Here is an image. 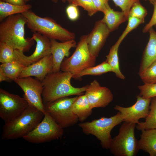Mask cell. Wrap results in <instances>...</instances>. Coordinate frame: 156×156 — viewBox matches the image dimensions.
<instances>
[{"mask_svg": "<svg viewBox=\"0 0 156 156\" xmlns=\"http://www.w3.org/2000/svg\"><path fill=\"white\" fill-rule=\"evenodd\" d=\"M73 76L70 73L61 70L47 75L42 81V96L44 105L61 98L83 94L87 85L81 88L73 86L70 83Z\"/></svg>", "mask_w": 156, "mask_h": 156, "instance_id": "cell-1", "label": "cell"}, {"mask_svg": "<svg viewBox=\"0 0 156 156\" xmlns=\"http://www.w3.org/2000/svg\"><path fill=\"white\" fill-rule=\"evenodd\" d=\"M27 20L22 14L9 16L0 24V42L5 43L15 50L28 51L34 44L31 37H25V27Z\"/></svg>", "mask_w": 156, "mask_h": 156, "instance_id": "cell-2", "label": "cell"}, {"mask_svg": "<svg viewBox=\"0 0 156 156\" xmlns=\"http://www.w3.org/2000/svg\"><path fill=\"white\" fill-rule=\"evenodd\" d=\"M44 115L42 112L29 104L18 116L5 123L3 127L1 139L8 140L23 138L40 122Z\"/></svg>", "mask_w": 156, "mask_h": 156, "instance_id": "cell-3", "label": "cell"}, {"mask_svg": "<svg viewBox=\"0 0 156 156\" xmlns=\"http://www.w3.org/2000/svg\"><path fill=\"white\" fill-rule=\"evenodd\" d=\"M26 18L27 27L33 33H38L50 39L64 42L75 40L74 33L62 26L48 17H42L30 10L22 14Z\"/></svg>", "mask_w": 156, "mask_h": 156, "instance_id": "cell-4", "label": "cell"}, {"mask_svg": "<svg viewBox=\"0 0 156 156\" xmlns=\"http://www.w3.org/2000/svg\"><path fill=\"white\" fill-rule=\"evenodd\" d=\"M123 122L120 113L109 118L103 117L91 122H81L78 125L86 134L94 136L100 142L102 147L109 149L112 140L111 132L116 126Z\"/></svg>", "mask_w": 156, "mask_h": 156, "instance_id": "cell-5", "label": "cell"}, {"mask_svg": "<svg viewBox=\"0 0 156 156\" xmlns=\"http://www.w3.org/2000/svg\"><path fill=\"white\" fill-rule=\"evenodd\" d=\"M136 124L124 121L118 135L112 138L109 149L115 156H135L140 148L138 140L135 137Z\"/></svg>", "mask_w": 156, "mask_h": 156, "instance_id": "cell-6", "label": "cell"}, {"mask_svg": "<svg viewBox=\"0 0 156 156\" xmlns=\"http://www.w3.org/2000/svg\"><path fill=\"white\" fill-rule=\"evenodd\" d=\"M87 37V35L81 37L73 53L62 62L61 71L70 73L73 77L84 69L94 66L96 57L89 51Z\"/></svg>", "mask_w": 156, "mask_h": 156, "instance_id": "cell-7", "label": "cell"}, {"mask_svg": "<svg viewBox=\"0 0 156 156\" xmlns=\"http://www.w3.org/2000/svg\"><path fill=\"white\" fill-rule=\"evenodd\" d=\"M77 96L63 97L46 104L45 111L63 128L72 126L79 121L72 109V105Z\"/></svg>", "mask_w": 156, "mask_h": 156, "instance_id": "cell-8", "label": "cell"}, {"mask_svg": "<svg viewBox=\"0 0 156 156\" xmlns=\"http://www.w3.org/2000/svg\"><path fill=\"white\" fill-rule=\"evenodd\" d=\"M63 134V128L45 111L40 122L23 138L29 142L39 144L60 138Z\"/></svg>", "mask_w": 156, "mask_h": 156, "instance_id": "cell-9", "label": "cell"}, {"mask_svg": "<svg viewBox=\"0 0 156 156\" xmlns=\"http://www.w3.org/2000/svg\"><path fill=\"white\" fill-rule=\"evenodd\" d=\"M28 105L24 97L0 88V117L5 123L18 116Z\"/></svg>", "mask_w": 156, "mask_h": 156, "instance_id": "cell-10", "label": "cell"}, {"mask_svg": "<svg viewBox=\"0 0 156 156\" xmlns=\"http://www.w3.org/2000/svg\"><path fill=\"white\" fill-rule=\"evenodd\" d=\"M14 81L23 91V97L28 104L44 114L45 111L42 96L43 90L42 82L31 77L18 78Z\"/></svg>", "mask_w": 156, "mask_h": 156, "instance_id": "cell-11", "label": "cell"}, {"mask_svg": "<svg viewBox=\"0 0 156 156\" xmlns=\"http://www.w3.org/2000/svg\"><path fill=\"white\" fill-rule=\"evenodd\" d=\"M31 38L36 42V46L34 51L31 55L26 56L23 51L15 49L18 60L25 66L51 54V42L50 39L36 32L33 33Z\"/></svg>", "mask_w": 156, "mask_h": 156, "instance_id": "cell-12", "label": "cell"}, {"mask_svg": "<svg viewBox=\"0 0 156 156\" xmlns=\"http://www.w3.org/2000/svg\"><path fill=\"white\" fill-rule=\"evenodd\" d=\"M136 97V102L131 106L124 107L118 105L114 106L115 109L120 113L123 122L137 124L140 119L145 118L148 115L151 98H144L139 95Z\"/></svg>", "mask_w": 156, "mask_h": 156, "instance_id": "cell-13", "label": "cell"}, {"mask_svg": "<svg viewBox=\"0 0 156 156\" xmlns=\"http://www.w3.org/2000/svg\"><path fill=\"white\" fill-rule=\"evenodd\" d=\"M85 94L93 109L106 107L114 98L111 90L107 87L101 86L95 79L87 85Z\"/></svg>", "mask_w": 156, "mask_h": 156, "instance_id": "cell-14", "label": "cell"}, {"mask_svg": "<svg viewBox=\"0 0 156 156\" xmlns=\"http://www.w3.org/2000/svg\"><path fill=\"white\" fill-rule=\"evenodd\" d=\"M110 33L106 25L101 20L95 22L87 37L88 48L93 55L96 57L98 56Z\"/></svg>", "mask_w": 156, "mask_h": 156, "instance_id": "cell-15", "label": "cell"}, {"mask_svg": "<svg viewBox=\"0 0 156 156\" xmlns=\"http://www.w3.org/2000/svg\"><path fill=\"white\" fill-rule=\"evenodd\" d=\"M53 64L52 56L50 54L38 61L26 66L18 78L34 76L42 81L47 75L53 72Z\"/></svg>", "mask_w": 156, "mask_h": 156, "instance_id": "cell-16", "label": "cell"}, {"mask_svg": "<svg viewBox=\"0 0 156 156\" xmlns=\"http://www.w3.org/2000/svg\"><path fill=\"white\" fill-rule=\"evenodd\" d=\"M50 40L53 61L52 72H57L60 70L61 65L64 59L69 55L70 49L76 47L77 44L75 40L61 42L55 40Z\"/></svg>", "mask_w": 156, "mask_h": 156, "instance_id": "cell-17", "label": "cell"}, {"mask_svg": "<svg viewBox=\"0 0 156 156\" xmlns=\"http://www.w3.org/2000/svg\"><path fill=\"white\" fill-rule=\"evenodd\" d=\"M148 32L149 38L143 54L138 72L139 76L148 67L156 60V31L152 27Z\"/></svg>", "mask_w": 156, "mask_h": 156, "instance_id": "cell-18", "label": "cell"}, {"mask_svg": "<svg viewBox=\"0 0 156 156\" xmlns=\"http://www.w3.org/2000/svg\"><path fill=\"white\" fill-rule=\"evenodd\" d=\"M138 140L140 149L148 153L150 156H156V129L141 131Z\"/></svg>", "mask_w": 156, "mask_h": 156, "instance_id": "cell-19", "label": "cell"}, {"mask_svg": "<svg viewBox=\"0 0 156 156\" xmlns=\"http://www.w3.org/2000/svg\"><path fill=\"white\" fill-rule=\"evenodd\" d=\"M101 21L107 26L110 32L118 29L122 23L128 20V18L122 11H114L109 6Z\"/></svg>", "mask_w": 156, "mask_h": 156, "instance_id": "cell-20", "label": "cell"}, {"mask_svg": "<svg viewBox=\"0 0 156 156\" xmlns=\"http://www.w3.org/2000/svg\"><path fill=\"white\" fill-rule=\"evenodd\" d=\"M93 108L84 94L78 96L72 105V109L79 120L83 122L92 112Z\"/></svg>", "mask_w": 156, "mask_h": 156, "instance_id": "cell-21", "label": "cell"}, {"mask_svg": "<svg viewBox=\"0 0 156 156\" xmlns=\"http://www.w3.org/2000/svg\"><path fill=\"white\" fill-rule=\"evenodd\" d=\"M32 7L29 4L18 5L0 0V21L1 22L12 15L22 14L30 10Z\"/></svg>", "mask_w": 156, "mask_h": 156, "instance_id": "cell-22", "label": "cell"}, {"mask_svg": "<svg viewBox=\"0 0 156 156\" xmlns=\"http://www.w3.org/2000/svg\"><path fill=\"white\" fill-rule=\"evenodd\" d=\"M26 66L18 60L2 63L0 65L1 70L8 78L14 81Z\"/></svg>", "mask_w": 156, "mask_h": 156, "instance_id": "cell-23", "label": "cell"}, {"mask_svg": "<svg viewBox=\"0 0 156 156\" xmlns=\"http://www.w3.org/2000/svg\"><path fill=\"white\" fill-rule=\"evenodd\" d=\"M150 106V111L144 122H139L136 127L140 131L156 129V96L152 98Z\"/></svg>", "mask_w": 156, "mask_h": 156, "instance_id": "cell-24", "label": "cell"}, {"mask_svg": "<svg viewBox=\"0 0 156 156\" xmlns=\"http://www.w3.org/2000/svg\"><path fill=\"white\" fill-rule=\"evenodd\" d=\"M120 44L116 42L110 48L108 54L106 56L105 61L111 66L112 72L118 78L125 79V77L121 72L119 66L118 51Z\"/></svg>", "mask_w": 156, "mask_h": 156, "instance_id": "cell-25", "label": "cell"}, {"mask_svg": "<svg viewBox=\"0 0 156 156\" xmlns=\"http://www.w3.org/2000/svg\"><path fill=\"white\" fill-rule=\"evenodd\" d=\"M112 72L111 66L106 61H104L96 66L87 68L74 76L73 78L76 79L86 75H100L108 72Z\"/></svg>", "mask_w": 156, "mask_h": 156, "instance_id": "cell-26", "label": "cell"}, {"mask_svg": "<svg viewBox=\"0 0 156 156\" xmlns=\"http://www.w3.org/2000/svg\"><path fill=\"white\" fill-rule=\"evenodd\" d=\"M18 60L15 49L7 44L0 42V62L3 63Z\"/></svg>", "mask_w": 156, "mask_h": 156, "instance_id": "cell-27", "label": "cell"}, {"mask_svg": "<svg viewBox=\"0 0 156 156\" xmlns=\"http://www.w3.org/2000/svg\"><path fill=\"white\" fill-rule=\"evenodd\" d=\"M140 76L144 84L156 83V60L148 67Z\"/></svg>", "mask_w": 156, "mask_h": 156, "instance_id": "cell-28", "label": "cell"}, {"mask_svg": "<svg viewBox=\"0 0 156 156\" xmlns=\"http://www.w3.org/2000/svg\"><path fill=\"white\" fill-rule=\"evenodd\" d=\"M128 20V24L126 28L116 41L120 44L129 32L144 22V19H139L132 16H129Z\"/></svg>", "mask_w": 156, "mask_h": 156, "instance_id": "cell-29", "label": "cell"}, {"mask_svg": "<svg viewBox=\"0 0 156 156\" xmlns=\"http://www.w3.org/2000/svg\"><path fill=\"white\" fill-rule=\"evenodd\" d=\"M70 3L82 7L90 16H93L97 12L92 0H70Z\"/></svg>", "mask_w": 156, "mask_h": 156, "instance_id": "cell-30", "label": "cell"}, {"mask_svg": "<svg viewBox=\"0 0 156 156\" xmlns=\"http://www.w3.org/2000/svg\"><path fill=\"white\" fill-rule=\"evenodd\" d=\"M147 14V11L140 3L139 1L135 2L131 7L129 16H132L141 19H144Z\"/></svg>", "mask_w": 156, "mask_h": 156, "instance_id": "cell-31", "label": "cell"}, {"mask_svg": "<svg viewBox=\"0 0 156 156\" xmlns=\"http://www.w3.org/2000/svg\"><path fill=\"white\" fill-rule=\"evenodd\" d=\"M138 88L140 91L139 95L144 98H152L156 96V83L144 84L138 86Z\"/></svg>", "mask_w": 156, "mask_h": 156, "instance_id": "cell-32", "label": "cell"}, {"mask_svg": "<svg viewBox=\"0 0 156 156\" xmlns=\"http://www.w3.org/2000/svg\"><path fill=\"white\" fill-rule=\"evenodd\" d=\"M116 6L119 7L126 16L129 17L130 9L133 4L139 0H112Z\"/></svg>", "mask_w": 156, "mask_h": 156, "instance_id": "cell-33", "label": "cell"}, {"mask_svg": "<svg viewBox=\"0 0 156 156\" xmlns=\"http://www.w3.org/2000/svg\"><path fill=\"white\" fill-rule=\"evenodd\" d=\"M77 7L70 4L66 8V14L68 19L71 21H76L79 17V12Z\"/></svg>", "mask_w": 156, "mask_h": 156, "instance_id": "cell-34", "label": "cell"}, {"mask_svg": "<svg viewBox=\"0 0 156 156\" xmlns=\"http://www.w3.org/2000/svg\"><path fill=\"white\" fill-rule=\"evenodd\" d=\"M92 0L97 12H101L104 13L109 6L108 3L109 0Z\"/></svg>", "mask_w": 156, "mask_h": 156, "instance_id": "cell-35", "label": "cell"}, {"mask_svg": "<svg viewBox=\"0 0 156 156\" xmlns=\"http://www.w3.org/2000/svg\"><path fill=\"white\" fill-rule=\"evenodd\" d=\"M153 4L154 6L153 13L149 22L143 28L142 31L144 33L148 32L150 28L156 25V0Z\"/></svg>", "mask_w": 156, "mask_h": 156, "instance_id": "cell-36", "label": "cell"}, {"mask_svg": "<svg viewBox=\"0 0 156 156\" xmlns=\"http://www.w3.org/2000/svg\"><path fill=\"white\" fill-rule=\"evenodd\" d=\"M3 1L12 4L18 5H23L26 4L25 0H2Z\"/></svg>", "mask_w": 156, "mask_h": 156, "instance_id": "cell-37", "label": "cell"}, {"mask_svg": "<svg viewBox=\"0 0 156 156\" xmlns=\"http://www.w3.org/2000/svg\"><path fill=\"white\" fill-rule=\"evenodd\" d=\"M12 81L5 75L4 73L0 70V82L3 81L10 82Z\"/></svg>", "mask_w": 156, "mask_h": 156, "instance_id": "cell-38", "label": "cell"}, {"mask_svg": "<svg viewBox=\"0 0 156 156\" xmlns=\"http://www.w3.org/2000/svg\"><path fill=\"white\" fill-rule=\"evenodd\" d=\"M30 0H25V3L30 1ZM51 1L53 2V3H57L58 1V0H51Z\"/></svg>", "mask_w": 156, "mask_h": 156, "instance_id": "cell-39", "label": "cell"}, {"mask_svg": "<svg viewBox=\"0 0 156 156\" xmlns=\"http://www.w3.org/2000/svg\"><path fill=\"white\" fill-rule=\"evenodd\" d=\"M62 2L64 3H65L66 2H69V3H70V0H61Z\"/></svg>", "mask_w": 156, "mask_h": 156, "instance_id": "cell-40", "label": "cell"}, {"mask_svg": "<svg viewBox=\"0 0 156 156\" xmlns=\"http://www.w3.org/2000/svg\"><path fill=\"white\" fill-rule=\"evenodd\" d=\"M148 0L152 4H153L155 0Z\"/></svg>", "mask_w": 156, "mask_h": 156, "instance_id": "cell-41", "label": "cell"}, {"mask_svg": "<svg viewBox=\"0 0 156 156\" xmlns=\"http://www.w3.org/2000/svg\"><path fill=\"white\" fill-rule=\"evenodd\" d=\"M154 26L156 28V25H155Z\"/></svg>", "mask_w": 156, "mask_h": 156, "instance_id": "cell-42", "label": "cell"}]
</instances>
